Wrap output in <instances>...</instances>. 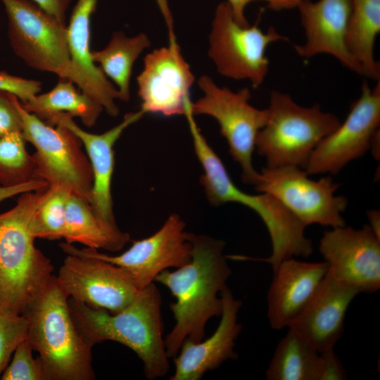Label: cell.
<instances>
[{"label":"cell","mask_w":380,"mask_h":380,"mask_svg":"<svg viewBox=\"0 0 380 380\" xmlns=\"http://www.w3.org/2000/svg\"><path fill=\"white\" fill-rule=\"evenodd\" d=\"M186 236L191 246V260L174 271H163L155 279L176 299L170 305L175 324L165 338L168 357L177 355L185 340L204 338L208 322L222 314V300L218 295L232 274L224 241L186 232Z\"/></svg>","instance_id":"obj_1"},{"label":"cell","mask_w":380,"mask_h":380,"mask_svg":"<svg viewBox=\"0 0 380 380\" xmlns=\"http://www.w3.org/2000/svg\"><path fill=\"white\" fill-rule=\"evenodd\" d=\"M76 328L91 347L104 341L120 343L133 350L148 379L164 377L169 371L161 315L162 298L154 282L140 289L123 310L110 313L68 298Z\"/></svg>","instance_id":"obj_2"},{"label":"cell","mask_w":380,"mask_h":380,"mask_svg":"<svg viewBox=\"0 0 380 380\" xmlns=\"http://www.w3.org/2000/svg\"><path fill=\"white\" fill-rule=\"evenodd\" d=\"M195 153L203 167L200 182L209 203L218 206L237 203L249 208L266 226L272 243L268 262L274 271L284 260L295 256L307 258L312 253V243L305 234V226L277 198L266 193L247 194L238 188L229 177L220 157L207 142L190 108L185 111Z\"/></svg>","instance_id":"obj_3"},{"label":"cell","mask_w":380,"mask_h":380,"mask_svg":"<svg viewBox=\"0 0 380 380\" xmlns=\"http://www.w3.org/2000/svg\"><path fill=\"white\" fill-rule=\"evenodd\" d=\"M47 188L20 194L12 208L0 213V313L4 315H21L53 276L50 260L34 245L32 228L34 212Z\"/></svg>","instance_id":"obj_4"},{"label":"cell","mask_w":380,"mask_h":380,"mask_svg":"<svg viewBox=\"0 0 380 380\" xmlns=\"http://www.w3.org/2000/svg\"><path fill=\"white\" fill-rule=\"evenodd\" d=\"M68 298L53 275L28 303L27 339L37 351L43 380H91V348L71 317Z\"/></svg>","instance_id":"obj_5"},{"label":"cell","mask_w":380,"mask_h":380,"mask_svg":"<svg viewBox=\"0 0 380 380\" xmlns=\"http://www.w3.org/2000/svg\"><path fill=\"white\" fill-rule=\"evenodd\" d=\"M267 120L259 131L255 150L268 167L296 166L305 170L318 144L340 125L334 114L319 104L304 107L289 94H270Z\"/></svg>","instance_id":"obj_6"},{"label":"cell","mask_w":380,"mask_h":380,"mask_svg":"<svg viewBox=\"0 0 380 380\" xmlns=\"http://www.w3.org/2000/svg\"><path fill=\"white\" fill-rule=\"evenodd\" d=\"M22 134L33 145L36 178L59 186L90 204L93 172L80 138L61 125H51L26 110L15 96Z\"/></svg>","instance_id":"obj_7"},{"label":"cell","mask_w":380,"mask_h":380,"mask_svg":"<svg viewBox=\"0 0 380 380\" xmlns=\"http://www.w3.org/2000/svg\"><path fill=\"white\" fill-rule=\"evenodd\" d=\"M8 19V37L14 53L28 66L83 83L71 62L67 25L30 0H0Z\"/></svg>","instance_id":"obj_8"},{"label":"cell","mask_w":380,"mask_h":380,"mask_svg":"<svg viewBox=\"0 0 380 380\" xmlns=\"http://www.w3.org/2000/svg\"><path fill=\"white\" fill-rule=\"evenodd\" d=\"M197 82L203 95L191 101L193 114L208 115L217 122L230 155L241 168L242 180L255 186L259 172L253 165V154L258 134L267 120V109H258L250 103L251 95L247 87L234 91L218 86L208 75L201 76Z\"/></svg>","instance_id":"obj_9"},{"label":"cell","mask_w":380,"mask_h":380,"mask_svg":"<svg viewBox=\"0 0 380 380\" xmlns=\"http://www.w3.org/2000/svg\"><path fill=\"white\" fill-rule=\"evenodd\" d=\"M208 39V56L217 71L228 78L247 80L254 88L264 82L268 72L267 47L277 42H289L272 26L264 32L257 23L239 25L226 1L216 7Z\"/></svg>","instance_id":"obj_10"},{"label":"cell","mask_w":380,"mask_h":380,"mask_svg":"<svg viewBox=\"0 0 380 380\" xmlns=\"http://www.w3.org/2000/svg\"><path fill=\"white\" fill-rule=\"evenodd\" d=\"M296 166L262 167L255 189L277 198L305 227L312 224L336 227L346 225L341 215L348 199L335 193L339 184L331 176L310 179Z\"/></svg>","instance_id":"obj_11"},{"label":"cell","mask_w":380,"mask_h":380,"mask_svg":"<svg viewBox=\"0 0 380 380\" xmlns=\"http://www.w3.org/2000/svg\"><path fill=\"white\" fill-rule=\"evenodd\" d=\"M156 1L167 27L169 44L144 58L143 69L137 77L140 110L167 117L184 115L194 76L177 42L167 0Z\"/></svg>","instance_id":"obj_12"},{"label":"cell","mask_w":380,"mask_h":380,"mask_svg":"<svg viewBox=\"0 0 380 380\" xmlns=\"http://www.w3.org/2000/svg\"><path fill=\"white\" fill-rule=\"evenodd\" d=\"M59 246L67 256L56 277L68 298L116 313L126 308L140 291L122 267L78 253L71 243Z\"/></svg>","instance_id":"obj_13"},{"label":"cell","mask_w":380,"mask_h":380,"mask_svg":"<svg viewBox=\"0 0 380 380\" xmlns=\"http://www.w3.org/2000/svg\"><path fill=\"white\" fill-rule=\"evenodd\" d=\"M374 88L367 82L342 123L313 151L305 168L308 175H336L348 163L371 148L380 125V80Z\"/></svg>","instance_id":"obj_14"},{"label":"cell","mask_w":380,"mask_h":380,"mask_svg":"<svg viewBox=\"0 0 380 380\" xmlns=\"http://www.w3.org/2000/svg\"><path fill=\"white\" fill-rule=\"evenodd\" d=\"M185 223L177 213L171 214L151 236L134 241L125 252L109 255L91 248L74 249L82 254L108 261L125 270L142 289L153 283L163 271L178 268L191 259V246L186 236Z\"/></svg>","instance_id":"obj_15"},{"label":"cell","mask_w":380,"mask_h":380,"mask_svg":"<svg viewBox=\"0 0 380 380\" xmlns=\"http://www.w3.org/2000/svg\"><path fill=\"white\" fill-rule=\"evenodd\" d=\"M144 114L141 110L128 113L118 125L101 134L85 131L66 113L54 114L45 121L51 125H61L68 128L81 140L93 172L91 208L103 228L122 246L129 240V235L119 229L113 213L111 193L115 165L113 147L124 131L139 120Z\"/></svg>","instance_id":"obj_16"},{"label":"cell","mask_w":380,"mask_h":380,"mask_svg":"<svg viewBox=\"0 0 380 380\" xmlns=\"http://www.w3.org/2000/svg\"><path fill=\"white\" fill-rule=\"evenodd\" d=\"M319 250L336 281L373 293L380 289V239L368 224L361 229L346 225L325 231Z\"/></svg>","instance_id":"obj_17"},{"label":"cell","mask_w":380,"mask_h":380,"mask_svg":"<svg viewBox=\"0 0 380 380\" xmlns=\"http://www.w3.org/2000/svg\"><path fill=\"white\" fill-rule=\"evenodd\" d=\"M296 8L306 37L304 44H293L298 56L310 58L329 54L348 69L365 76L346 44L351 0H301Z\"/></svg>","instance_id":"obj_18"},{"label":"cell","mask_w":380,"mask_h":380,"mask_svg":"<svg viewBox=\"0 0 380 380\" xmlns=\"http://www.w3.org/2000/svg\"><path fill=\"white\" fill-rule=\"evenodd\" d=\"M359 293L327 272L312 298L287 327L319 353L334 349L343 334L347 310Z\"/></svg>","instance_id":"obj_19"},{"label":"cell","mask_w":380,"mask_h":380,"mask_svg":"<svg viewBox=\"0 0 380 380\" xmlns=\"http://www.w3.org/2000/svg\"><path fill=\"white\" fill-rule=\"evenodd\" d=\"M221 319L215 332L198 342L185 340L174 357L175 372L171 380H198L208 372L228 360H235V341L241 331L238 312L242 305L227 286L220 293Z\"/></svg>","instance_id":"obj_20"},{"label":"cell","mask_w":380,"mask_h":380,"mask_svg":"<svg viewBox=\"0 0 380 380\" xmlns=\"http://www.w3.org/2000/svg\"><path fill=\"white\" fill-rule=\"evenodd\" d=\"M328 272L325 262H304L294 257L276 268L267 293V318L277 330L287 327L314 296Z\"/></svg>","instance_id":"obj_21"},{"label":"cell","mask_w":380,"mask_h":380,"mask_svg":"<svg viewBox=\"0 0 380 380\" xmlns=\"http://www.w3.org/2000/svg\"><path fill=\"white\" fill-rule=\"evenodd\" d=\"M98 0H77L74 6L67 38L72 65L83 83L82 92L90 96L109 115L115 117L119 108L115 99H119L116 87L95 65L90 50V20Z\"/></svg>","instance_id":"obj_22"},{"label":"cell","mask_w":380,"mask_h":380,"mask_svg":"<svg viewBox=\"0 0 380 380\" xmlns=\"http://www.w3.org/2000/svg\"><path fill=\"white\" fill-rule=\"evenodd\" d=\"M346 44L349 52L363 68L365 76L380 80V65L375 60L374 46L380 33V0H351Z\"/></svg>","instance_id":"obj_23"},{"label":"cell","mask_w":380,"mask_h":380,"mask_svg":"<svg viewBox=\"0 0 380 380\" xmlns=\"http://www.w3.org/2000/svg\"><path fill=\"white\" fill-rule=\"evenodd\" d=\"M151 44V40L145 33L130 37L123 32H114L106 47L91 51L94 62L98 63L106 77L115 84L120 100H129L130 77L134 63Z\"/></svg>","instance_id":"obj_24"},{"label":"cell","mask_w":380,"mask_h":380,"mask_svg":"<svg viewBox=\"0 0 380 380\" xmlns=\"http://www.w3.org/2000/svg\"><path fill=\"white\" fill-rule=\"evenodd\" d=\"M22 105L43 121L54 114L63 113L72 118H79L83 125L89 127L95 125L103 110L96 101L79 91L72 81L62 78L51 91L37 94Z\"/></svg>","instance_id":"obj_25"},{"label":"cell","mask_w":380,"mask_h":380,"mask_svg":"<svg viewBox=\"0 0 380 380\" xmlns=\"http://www.w3.org/2000/svg\"><path fill=\"white\" fill-rule=\"evenodd\" d=\"M319 353L292 330L278 343L265 372L267 380H315Z\"/></svg>","instance_id":"obj_26"},{"label":"cell","mask_w":380,"mask_h":380,"mask_svg":"<svg viewBox=\"0 0 380 380\" xmlns=\"http://www.w3.org/2000/svg\"><path fill=\"white\" fill-rule=\"evenodd\" d=\"M63 238L66 243H80L96 250L118 251L124 246L103 228L89 203L72 194L66 203Z\"/></svg>","instance_id":"obj_27"},{"label":"cell","mask_w":380,"mask_h":380,"mask_svg":"<svg viewBox=\"0 0 380 380\" xmlns=\"http://www.w3.org/2000/svg\"><path fill=\"white\" fill-rule=\"evenodd\" d=\"M21 132L0 137V184L11 187L37 179L32 155L27 152Z\"/></svg>","instance_id":"obj_28"},{"label":"cell","mask_w":380,"mask_h":380,"mask_svg":"<svg viewBox=\"0 0 380 380\" xmlns=\"http://www.w3.org/2000/svg\"><path fill=\"white\" fill-rule=\"evenodd\" d=\"M70 194L59 186H49L34 212L32 220L36 239L63 238L67 199Z\"/></svg>","instance_id":"obj_29"},{"label":"cell","mask_w":380,"mask_h":380,"mask_svg":"<svg viewBox=\"0 0 380 380\" xmlns=\"http://www.w3.org/2000/svg\"><path fill=\"white\" fill-rule=\"evenodd\" d=\"M33 348L26 338L16 347L12 361L1 374L2 380H43L39 358H34Z\"/></svg>","instance_id":"obj_30"},{"label":"cell","mask_w":380,"mask_h":380,"mask_svg":"<svg viewBox=\"0 0 380 380\" xmlns=\"http://www.w3.org/2000/svg\"><path fill=\"white\" fill-rule=\"evenodd\" d=\"M27 336V321L23 315L9 317L0 313V376L16 347Z\"/></svg>","instance_id":"obj_31"},{"label":"cell","mask_w":380,"mask_h":380,"mask_svg":"<svg viewBox=\"0 0 380 380\" xmlns=\"http://www.w3.org/2000/svg\"><path fill=\"white\" fill-rule=\"evenodd\" d=\"M42 89L40 81L28 80L0 71V90L15 95L22 103H25Z\"/></svg>","instance_id":"obj_32"},{"label":"cell","mask_w":380,"mask_h":380,"mask_svg":"<svg viewBox=\"0 0 380 380\" xmlns=\"http://www.w3.org/2000/svg\"><path fill=\"white\" fill-rule=\"evenodd\" d=\"M15 98V95L0 90V137L22 131L21 118Z\"/></svg>","instance_id":"obj_33"},{"label":"cell","mask_w":380,"mask_h":380,"mask_svg":"<svg viewBox=\"0 0 380 380\" xmlns=\"http://www.w3.org/2000/svg\"><path fill=\"white\" fill-rule=\"evenodd\" d=\"M347 373L334 349L319 353L315 380H344Z\"/></svg>","instance_id":"obj_34"},{"label":"cell","mask_w":380,"mask_h":380,"mask_svg":"<svg viewBox=\"0 0 380 380\" xmlns=\"http://www.w3.org/2000/svg\"><path fill=\"white\" fill-rule=\"evenodd\" d=\"M262 1L267 4L269 9L281 11L296 8L301 0H226L232 11L234 20L242 26L249 25L245 15V9L251 2Z\"/></svg>","instance_id":"obj_35"},{"label":"cell","mask_w":380,"mask_h":380,"mask_svg":"<svg viewBox=\"0 0 380 380\" xmlns=\"http://www.w3.org/2000/svg\"><path fill=\"white\" fill-rule=\"evenodd\" d=\"M59 22L66 24V12L72 0H30Z\"/></svg>","instance_id":"obj_36"},{"label":"cell","mask_w":380,"mask_h":380,"mask_svg":"<svg viewBox=\"0 0 380 380\" xmlns=\"http://www.w3.org/2000/svg\"><path fill=\"white\" fill-rule=\"evenodd\" d=\"M48 184L43 180L35 179L22 185L6 187L0 185V203L3 201L11 198L23 193L38 191L46 189Z\"/></svg>","instance_id":"obj_37"},{"label":"cell","mask_w":380,"mask_h":380,"mask_svg":"<svg viewBox=\"0 0 380 380\" xmlns=\"http://www.w3.org/2000/svg\"><path fill=\"white\" fill-rule=\"evenodd\" d=\"M369 226L375 235L380 239V213L377 210H370L367 213Z\"/></svg>","instance_id":"obj_38"}]
</instances>
